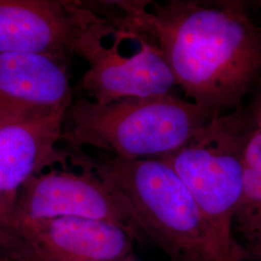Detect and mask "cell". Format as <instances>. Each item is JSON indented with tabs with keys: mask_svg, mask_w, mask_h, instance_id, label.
<instances>
[{
	"mask_svg": "<svg viewBox=\"0 0 261 261\" xmlns=\"http://www.w3.org/2000/svg\"><path fill=\"white\" fill-rule=\"evenodd\" d=\"M81 170L75 173L53 168L29 178L15 198L10 217L11 231L17 224L73 217L116 224L136 241L144 240L124 196L92 171Z\"/></svg>",
	"mask_w": 261,
	"mask_h": 261,
	"instance_id": "cell-6",
	"label": "cell"
},
{
	"mask_svg": "<svg viewBox=\"0 0 261 261\" xmlns=\"http://www.w3.org/2000/svg\"><path fill=\"white\" fill-rule=\"evenodd\" d=\"M249 241H250V248L251 252L253 253V255L261 261V231H257L254 233L249 234L247 235Z\"/></svg>",
	"mask_w": 261,
	"mask_h": 261,
	"instance_id": "cell-13",
	"label": "cell"
},
{
	"mask_svg": "<svg viewBox=\"0 0 261 261\" xmlns=\"http://www.w3.org/2000/svg\"><path fill=\"white\" fill-rule=\"evenodd\" d=\"M20 261H123L135 257V238L116 224L62 217L17 224Z\"/></svg>",
	"mask_w": 261,
	"mask_h": 261,
	"instance_id": "cell-8",
	"label": "cell"
},
{
	"mask_svg": "<svg viewBox=\"0 0 261 261\" xmlns=\"http://www.w3.org/2000/svg\"><path fill=\"white\" fill-rule=\"evenodd\" d=\"M255 129L252 107L217 114L181 148L160 158L181 178L206 220L234 249L232 233L243 186V155ZM154 159V158H153Z\"/></svg>",
	"mask_w": 261,
	"mask_h": 261,
	"instance_id": "cell-4",
	"label": "cell"
},
{
	"mask_svg": "<svg viewBox=\"0 0 261 261\" xmlns=\"http://www.w3.org/2000/svg\"><path fill=\"white\" fill-rule=\"evenodd\" d=\"M65 112L36 119H0V190L14 203L29 178L59 165L67 169L65 149H59ZM14 206V205H13Z\"/></svg>",
	"mask_w": 261,
	"mask_h": 261,
	"instance_id": "cell-10",
	"label": "cell"
},
{
	"mask_svg": "<svg viewBox=\"0 0 261 261\" xmlns=\"http://www.w3.org/2000/svg\"><path fill=\"white\" fill-rule=\"evenodd\" d=\"M14 203L0 190V261H18L22 248L10 228V217Z\"/></svg>",
	"mask_w": 261,
	"mask_h": 261,
	"instance_id": "cell-12",
	"label": "cell"
},
{
	"mask_svg": "<svg viewBox=\"0 0 261 261\" xmlns=\"http://www.w3.org/2000/svg\"><path fill=\"white\" fill-rule=\"evenodd\" d=\"M234 223L247 235L261 231V132L252 130L243 155V186Z\"/></svg>",
	"mask_w": 261,
	"mask_h": 261,
	"instance_id": "cell-11",
	"label": "cell"
},
{
	"mask_svg": "<svg viewBox=\"0 0 261 261\" xmlns=\"http://www.w3.org/2000/svg\"><path fill=\"white\" fill-rule=\"evenodd\" d=\"M252 109L255 128L261 132V92L258 95V98L256 99V101L252 105Z\"/></svg>",
	"mask_w": 261,
	"mask_h": 261,
	"instance_id": "cell-14",
	"label": "cell"
},
{
	"mask_svg": "<svg viewBox=\"0 0 261 261\" xmlns=\"http://www.w3.org/2000/svg\"><path fill=\"white\" fill-rule=\"evenodd\" d=\"M74 100L67 60L40 54L0 55V119L65 112Z\"/></svg>",
	"mask_w": 261,
	"mask_h": 261,
	"instance_id": "cell-9",
	"label": "cell"
},
{
	"mask_svg": "<svg viewBox=\"0 0 261 261\" xmlns=\"http://www.w3.org/2000/svg\"><path fill=\"white\" fill-rule=\"evenodd\" d=\"M132 1L123 20L146 38L191 102L215 115L261 84V25L243 1Z\"/></svg>",
	"mask_w": 261,
	"mask_h": 261,
	"instance_id": "cell-1",
	"label": "cell"
},
{
	"mask_svg": "<svg viewBox=\"0 0 261 261\" xmlns=\"http://www.w3.org/2000/svg\"><path fill=\"white\" fill-rule=\"evenodd\" d=\"M214 116L172 94L107 103L77 97L64 114L61 141L127 161L160 158L181 148Z\"/></svg>",
	"mask_w": 261,
	"mask_h": 261,
	"instance_id": "cell-3",
	"label": "cell"
},
{
	"mask_svg": "<svg viewBox=\"0 0 261 261\" xmlns=\"http://www.w3.org/2000/svg\"><path fill=\"white\" fill-rule=\"evenodd\" d=\"M69 162L90 170L128 201L144 239L169 261H249L245 249L228 246L216 232L174 169L161 159L122 160L66 145Z\"/></svg>",
	"mask_w": 261,
	"mask_h": 261,
	"instance_id": "cell-2",
	"label": "cell"
},
{
	"mask_svg": "<svg viewBox=\"0 0 261 261\" xmlns=\"http://www.w3.org/2000/svg\"><path fill=\"white\" fill-rule=\"evenodd\" d=\"M123 261H138L137 259H136V256L135 257H132V258H129V259H126V260H123Z\"/></svg>",
	"mask_w": 261,
	"mask_h": 261,
	"instance_id": "cell-15",
	"label": "cell"
},
{
	"mask_svg": "<svg viewBox=\"0 0 261 261\" xmlns=\"http://www.w3.org/2000/svg\"><path fill=\"white\" fill-rule=\"evenodd\" d=\"M110 18L98 13L88 23L75 49L88 69L79 85L87 99L107 103L126 98H148L171 94L176 86L166 61L146 38L136 32L140 49L130 56H123L119 46L130 30L120 21L118 39L114 45H103V37Z\"/></svg>",
	"mask_w": 261,
	"mask_h": 261,
	"instance_id": "cell-5",
	"label": "cell"
},
{
	"mask_svg": "<svg viewBox=\"0 0 261 261\" xmlns=\"http://www.w3.org/2000/svg\"><path fill=\"white\" fill-rule=\"evenodd\" d=\"M97 15L81 1L0 0V55L40 54L68 61Z\"/></svg>",
	"mask_w": 261,
	"mask_h": 261,
	"instance_id": "cell-7",
	"label": "cell"
}]
</instances>
